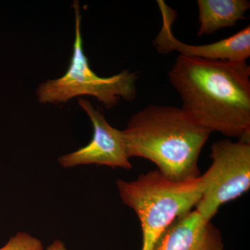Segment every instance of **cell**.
Returning <instances> with one entry per match:
<instances>
[{
    "instance_id": "obj_3",
    "label": "cell",
    "mask_w": 250,
    "mask_h": 250,
    "mask_svg": "<svg viewBox=\"0 0 250 250\" xmlns=\"http://www.w3.org/2000/svg\"><path fill=\"white\" fill-rule=\"evenodd\" d=\"M122 201L134 210L141 223L142 248L153 250L167 229L195 208L201 198V176L194 180L174 182L159 170H151L136 180L116 181Z\"/></svg>"
},
{
    "instance_id": "obj_7",
    "label": "cell",
    "mask_w": 250,
    "mask_h": 250,
    "mask_svg": "<svg viewBox=\"0 0 250 250\" xmlns=\"http://www.w3.org/2000/svg\"><path fill=\"white\" fill-rule=\"evenodd\" d=\"M162 17V27L153 41L156 52L161 54L179 52L184 57L208 60L247 61L250 57V26L234 35L207 45H188L179 41L172 33L177 12L163 0L157 1Z\"/></svg>"
},
{
    "instance_id": "obj_6",
    "label": "cell",
    "mask_w": 250,
    "mask_h": 250,
    "mask_svg": "<svg viewBox=\"0 0 250 250\" xmlns=\"http://www.w3.org/2000/svg\"><path fill=\"white\" fill-rule=\"evenodd\" d=\"M78 103L93 124V139L85 147L60 156L59 164L65 168L97 164L113 168L131 169L132 166L126 152L123 130L112 126L103 113L94 107L89 100L79 98Z\"/></svg>"
},
{
    "instance_id": "obj_1",
    "label": "cell",
    "mask_w": 250,
    "mask_h": 250,
    "mask_svg": "<svg viewBox=\"0 0 250 250\" xmlns=\"http://www.w3.org/2000/svg\"><path fill=\"white\" fill-rule=\"evenodd\" d=\"M182 108L211 132L250 137V66L247 61L179 55L168 72Z\"/></svg>"
},
{
    "instance_id": "obj_11",
    "label": "cell",
    "mask_w": 250,
    "mask_h": 250,
    "mask_svg": "<svg viewBox=\"0 0 250 250\" xmlns=\"http://www.w3.org/2000/svg\"><path fill=\"white\" fill-rule=\"evenodd\" d=\"M45 250H67L66 247L64 244L63 242L56 240L52 244L49 245Z\"/></svg>"
},
{
    "instance_id": "obj_8",
    "label": "cell",
    "mask_w": 250,
    "mask_h": 250,
    "mask_svg": "<svg viewBox=\"0 0 250 250\" xmlns=\"http://www.w3.org/2000/svg\"><path fill=\"white\" fill-rule=\"evenodd\" d=\"M153 250H224L223 236L211 221L195 209L176 220Z\"/></svg>"
},
{
    "instance_id": "obj_10",
    "label": "cell",
    "mask_w": 250,
    "mask_h": 250,
    "mask_svg": "<svg viewBox=\"0 0 250 250\" xmlns=\"http://www.w3.org/2000/svg\"><path fill=\"white\" fill-rule=\"evenodd\" d=\"M0 250H44L39 238L25 232H18Z\"/></svg>"
},
{
    "instance_id": "obj_9",
    "label": "cell",
    "mask_w": 250,
    "mask_h": 250,
    "mask_svg": "<svg viewBox=\"0 0 250 250\" xmlns=\"http://www.w3.org/2000/svg\"><path fill=\"white\" fill-rule=\"evenodd\" d=\"M199 28L197 36L213 34L219 29L231 27L244 20L250 8L247 0H198Z\"/></svg>"
},
{
    "instance_id": "obj_5",
    "label": "cell",
    "mask_w": 250,
    "mask_h": 250,
    "mask_svg": "<svg viewBox=\"0 0 250 250\" xmlns=\"http://www.w3.org/2000/svg\"><path fill=\"white\" fill-rule=\"evenodd\" d=\"M212 164L203 175L201 198L195 210L208 221L221 206L233 201L250 188V137L229 139L211 146Z\"/></svg>"
},
{
    "instance_id": "obj_2",
    "label": "cell",
    "mask_w": 250,
    "mask_h": 250,
    "mask_svg": "<svg viewBox=\"0 0 250 250\" xmlns=\"http://www.w3.org/2000/svg\"><path fill=\"white\" fill-rule=\"evenodd\" d=\"M123 133L129 157L152 161L166 178L183 182L201 176L199 157L212 132L182 107L149 105L133 115Z\"/></svg>"
},
{
    "instance_id": "obj_4",
    "label": "cell",
    "mask_w": 250,
    "mask_h": 250,
    "mask_svg": "<svg viewBox=\"0 0 250 250\" xmlns=\"http://www.w3.org/2000/svg\"><path fill=\"white\" fill-rule=\"evenodd\" d=\"M75 36L70 65L59 78L42 82L36 89L38 101L42 104H57L82 95L96 98L107 109L118 105L120 100L132 101L137 93L136 72L123 70L108 77L99 76L90 67L83 52L82 35V16L80 1H74Z\"/></svg>"
}]
</instances>
